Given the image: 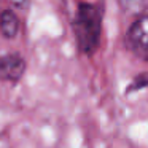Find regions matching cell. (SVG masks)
<instances>
[{
    "instance_id": "cell-4",
    "label": "cell",
    "mask_w": 148,
    "mask_h": 148,
    "mask_svg": "<svg viewBox=\"0 0 148 148\" xmlns=\"http://www.w3.org/2000/svg\"><path fill=\"white\" fill-rule=\"evenodd\" d=\"M21 29V19L16 14V11L10 10H0V35L7 40L16 38Z\"/></svg>"
},
{
    "instance_id": "cell-2",
    "label": "cell",
    "mask_w": 148,
    "mask_h": 148,
    "mask_svg": "<svg viewBox=\"0 0 148 148\" xmlns=\"http://www.w3.org/2000/svg\"><path fill=\"white\" fill-rule=\"evenodd\" d=\"M124 43L132 54L148 61V13H142L134 19L126 32Z\"/></svg>"
},
{
    "instance_id": "cell-3",
    "label": "cell",
    "mask_w": 148,
    "mask_h": 148,
    "mask_svg": "<svg viewBox=\"0 0 148 148\" xmlns=\"http://www.w3.org/2000/svg\"><path fill=\"white\" fill-rule=\"evenodd\" d=\"M27 70V62L18 51L0 56V81L18 83Z\"/></svg>"
},
{
    "instance_id": "cell-1",
    "label": "cell",
    "mask_w": 148,
    "mask_h": 148,
    "mask_svg": "<svg viewBox=\"0 0 148 148\" xmlns=\"http://www.w3.org/2000/svg\"><path fill=\"white\" fill-rule=\"evenodd\" d=\"M105 14L103 3L78 2L72 18V32L80 54L91 58L97 53L102 42V24Z\"/></svg>"
},
{
    "instance_id": "cell-5",
    "label": "cell",
    "mask_w": 148,
    "mask_h": 148,
    "mask_svg": "<svg viewBox=\"0 0 148 148\" xmlns=\"http://www.w3.org/2000/svg\"><path fill=\"white\" fill-rule=\"evenodd\" d=\"M148 86V73H140L132 80V83L127 86V91L126 92H132V91L142 89V88Z\"/></svg>"
}]
</instances>
